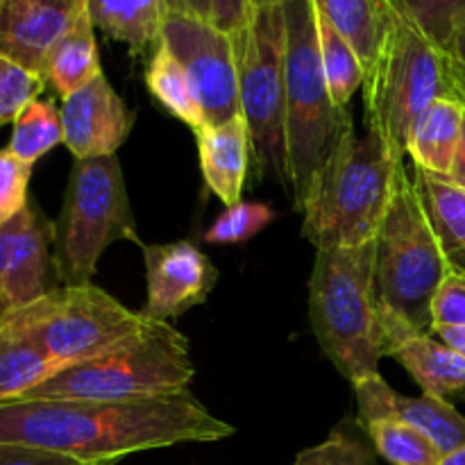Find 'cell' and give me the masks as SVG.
I'll return each instance as SVG.
<instances>
[{"label":"cell","instance_id":"14","mask_svg":"<svg viewBox=\"0 0 465 465\" xmlns=\"http://www.w3.org/2000/svg\"><path fill=\"white\" fill-rule=\"evenodd\" d=\"M59 114L64 145L75 159L112 157L132 130V114L104 73L64 98Z\"/></svg>","mask_w":465,"mask_h":465},{"label":"cell","instance_id":"27","mask_svg":"<svg viewBox=\"0 0 465 465\" xmlns=\"http://www.w3.org/2000/svg\"><path fill=\"white\" fill-rule=\"evenodd\" d=\"M363 430L375 452L393 465H440L443 461L434 440L409 422L381 418L368 422Z\"/></svg>","mask_w":465,"mask_h":465},{"label":"cell","instance_id":"5","mask_svg":"<svg viewBox=\"0 0 465 465\" xmlns=\"http://www.w3.org/2000/svg\"><path fill=\"white\" fill-rule=\"evenodd\" d=\"M384 39L363 84L368 130L384 141L398 162H404L418 116L436 100L457 98V94L443 48L422 32L398 0H384Z\"/></svg>","mask_w":465,"mask_h":465},{"label":"cell","instance_id":"26","mask_svg":"<svg viewBox=\"0 0 465 465\" xmlns=\"http://www.w3.org/2000/svg\"><path fill=\"white\" fill-rule=\"evenodd\" d=\"M316 3V0H313ZM318 12V35H321V57L325 68L330 94L336 107L350 109V100L361 84H366V66L359 59L357 50L348 39L334 27V23L316 7Z\"/></svg>","mask_w":465,"mask_h":465},{"label":"cell","instance_id":"29","mask_svg":"<svg viewBox=\"0 0 465 465\" xmlns=\"http://www.w3.org/2000/svg\"><path fill=\"white\" fill-rule=\"evenodd\" d=\"M293 465H380L372 445L359 436L350 420L341 422L322 443L302 450Z\"/></svg>","mask_w":465,"mask_h":465},{"label":"cell","instance_id":"24","mask_svg":"<svg viewBox=\"0 0 465 465\" xmlns=\"http://www.w3.org/2000/svg\"><path fill=\"white\" fill-rule=\"evenodd\" d=\"M316 7L352 44L366 73L371 71L384 39V0H316Z\"/></svg>","mask_w":465,"mask_h":465},{"label":"cell","instance_id":"33","mask_svg":"<svg viewBox=\"0 0 465 465\" xmlns=\"http://www.w3.org/2000/svg\"><path fill=\"white\" fill-rule=\"evenodd\" d=\"M32 177V163L14 157L7 148L0 153V223H7L30 203L27 184Z\"/></svg>","mask_w":465,"mask_h":465},{"label":"cell","instance_id":"42","mask_svg":"<svg viewBox=\"0 0 465 465\" xmlns=\"http://www.w3.org/2000/svg\"><path fill=\"white\" fill-rule=\"evenodd\" d=\"M250 7L257 9V7H266V5H284L286 0H248Z\"/></svg>","mask_w":465,"mask_h":465},{"label":"cell","instance_id":"3","mask_svg":"<svg viewBox=\"0 0 465 465\" xmlns=\"http://www.w3.org/2000/svg\"><path fill=\"white\" fill-rule=\"evenodd\" d=\"M286 148L291 198L304 212L318 175L352 130L350 109L336 107L321 57L313 0H286Z\"/></svg>","mask_w":465,"mask_h":465},{"label":"cell","instance_id":"22","mask_svg":"<svg viewBox=\"0 0 465 465\" xmlns=\"http://www.w3.org/2000/svg\"><path fill=\"white\" fill-rule=\"evenodd\" d=\"M391 357L413 377L422 393L448 398L465 389V357L434 334L404 341Z\"/></svg>","mask_w":465,"mask_h":465},{"label":"cell","instance_id":"6","mask_svg":"<svg viewBox=\"0 0 465 465\" xmlns=\"http://www.w3.org/2000/svg\"><path fill=\"white\" fill-rule=\"evenodd\" d=\"M402 162L368 130H352L318 175L304 207L302 236L316 250L354 248L375 241L393 198L395 173Z\"/></svg>","mask_w":465,"mask_h":465},{"label":"cell","instance_id":"11","mask_svg":"<svg viewBox=\"0 0 465 465\" xmlns=\"http://www.w3.org/2000/svg\"><path fill=\"white\" fill-rule=\"evenodd\" d=\"M162 44L180 59L207 125L241 116L239 64L232 35L212 21L166 14Z\"/></svg>","mask_w":465,"mask_h":465},{"label":"cell","instance_id":"40","mask_svg":"<svg viewBox=\"0 0 465 465\" xmlns=\"http://www.w3.org/2000/svg\"><path fill=\"white\" fill-rule=\"evenodd\" d=\"M448 177L454 182V184L463 186V189H465V114H463V134H461V143H459L457 159H454L452 173H450Z\"/></svg>","mask_w":465,"mask_h":465},{"label":"cell","instance_id":"30","mask_svg":"<svg viewBox=\"0 0 465 465\" xmlns=\"http://www.w3.org/2000/svg\"><path fill=\"white\" fill-rule=\"evenodd\" d=\"M45 84L48 82L41 73L0 54V123L14 125V121L39 100Z\"/></svg>","mask_w":465,"mask_h":465},{"label":"cell","instance_id":"25","mask_svg":"<svg viewBox=\"0 0 465 465\" xmlns=\"http://www.w3.org/2000/svg\"><path fill=\"white\" fill-rule=\"evenodd\" d=\"M145 84H148L150 94L168 109L175 118H180L182 123L191 127L193 132L203 130L207 123H204L203 107H200L198 98L193 94V86H191L189 75H186L184 66L180 64V59L166 48V45H159L153 53L148 64V71H145Z\"/></svg>","mask_w":465,"mask_h":465},{"label":"cell","instance_id":"38","mask_svg":"<svg viewBox=\"0 0 465 465\" xmlns=\"http://www.w3.org/2000/svg\"><path fill=\"white\" fill-rule=\"evenodd\" d=\"M168 14H180V16L200 18V21H212V0H163Z\"/></svg>","mask_w":465,"mask_h":465},{"label":"cell","instance_id":"35","mask_svg":"<svg viewBox=\"0 0 465 465\" xmlns=\"http://www.w3.org/2000/svg\"><path fill=\"white\" fill-rule=\"evenodd\" d=\"M0 465H116V461L89 463L71 457V454L54 452V450L0 443Z\"/></svg>","mask_w":465,"mask_h":465},{"label":"cell","instance_id":"41","mask_svg":"<svg viewBox=\"0 0 465 465\" xmlns=\"http://www.w3.org/2000/svg\"><path fill=\"white\" fill-rule=\"evenodd\" d=\"M440 465H465V448L457 450V452L445 454L443 461H440Z\"/></svg>","mask_w":465,"mask_h":465},{"label":"cell","instance_id":"18","mask_svg":"<svg viewBox=\"0 0 465 465\" xmlns=\"http://www.w3.org/2000/svg\"><path fill=\"white\" fill-rule=\"evenodd\" d=\"M413 189L454 275H465V189L413 166Z\"/></svg>","mask_w":465,"mask_h":465},{"label":"cell","instance_id":"20","mask_svg":"<svg viewBox=\"0 0 465 465\" xmlns=\"http://www.w3.org/2000/svg\"><path fill=\"white\" fill-rule=\"evenodd\" d=\"M91 21L114 41H121L132 54H145L162 45L166 5L163 0H86Z\"/></svg>","mask_w":465,"mask_h":465},{"label":"cell","instance_id":"9","mask_svg":"<svg viewBox=\"0 0 465 465\" xmlns=\"http://www.w3.org/2000/svg\"><path fill=\"white\" fill-rule=\"evenodd\" d=\"M116 241H134L136 221L116 154L75 159L54 223V268L64 286L89 284L98 259Z\"/></svg>","mask_w":465,"mask_h":465},{"label":"cell","instance_id":"28","mask_svg":"<svg viewBox=\"0 0 465 465\" xmlns=\"http://www.w3.org/2000/svg\"><path fill=\"white\" fill-rule=\"evenodd\" d=\"M64 143L62 114L53 100H35L21 116L14 121L7 150L35 166L54 145Z\"/></svg>","mask_w":465,"mask_h":465},{"label":"cell","instance_id":"32","mask_svg":"<svg viewBox=\"0 0 465 465\" xmlns=\"http://www.w3.org/2000/svg\"><path fill=\"white\" fill-rule=\"evenodd\" d=\"M439 48H445L465 23V0H398Z\"/></svg>","mask_w":465,"mask_h":465},{"label":"cell","instance_id":"37","mask_svg":"<svg viewBox=\"0 0 465 465\" xmlns=\"http://www.w3.org/2000/svg\"><path fill=\"white\" fill-rule=\"evenodd\" d=\"M443 53L445 59H448V71L454 94L465 104V23L454 32V36L445 45Z\"/></svg>","mask_w":465,"mask_h":465},{"label":"cell","instance_id":"34","mask_svg":"<svg viewBox=\"0 0 465 465\" xmlns=\"http://www.w3.org/2000/svg\"><path fill=\"white\" fill-rule=\"evenodd\" d=\"M431 321L434 327H465V277L463 275H450L448 280L440 284L439 293L434 298V307H431Z\"/></svg>","mask_w":465,"mask_h":465},{"label":"cell","instance_id":"13","mask_svg":"<svg viewBox=\"0 0 465 465\" xmlns=\"http://www.w3.org/2000/svg\"><path fill=\"white\" fill-rule=\"evenodd\" d=\"M148 298L141 309L150 321H168L198 307L218 282V271L191 241L141 245Z\"/></svg>","mask_w":465,"mask_h":465},{"label":"cell","instance_id":"17","mask_svg":"<svg viewBox=\"0 0 465 465\" xmlns=\"http://www.w3.org/2000/svg\"><path fill=\"white\" fill-rule=\"evenodd\" d=\"M200 168L204 182L225 207L241 203L245 177H248L252 148L245 118H232L223 125H204L195 132Z\"/></svg>","mask_w":465,"mask_h":465},{"label":"cell","instance_id":"36","mask_svg":"<svg viewBox=\"0 0 465 465\" xmlns=\"http://www.w3.org/2000/svg\"><path fill=\"white\" fill-rule=\"evenodd\" d=\"M212 12L213 25L232 35L245 25V21L252 14V7H250L248 0H212Z\"/></svg>","mask_w":465,"mask_h":465},{"label":"cell","instance_id":"12","mask_svg":"<svg viewBox=\"0 0 465 465\" xmlns=\"http://www.w3.org/2000/svg\"><path fill=\"white\" fill-rule=\"evenodd\" d=\"M54 225L35 200L0 223V313H9L54 291Z\"/></svg>","mask_w":465,"mask_h":465},{"label":"cell","instance_id":"4","mask_svg":"<svg viewBox=\"0 0 465 465\" xmlns=\"http://www.w3.org/2000/svg\"><path fill=\"white\" fill-rule=\"evenodd\" d=\"M309 321L322 352L350 384L380 375L384 348L375 298V241L318 250L309 277Z\"/></svg>","mask_w":465,"mask_h":465},{"label":"cell","instance_id":"31","mask_svg":"<svg viewBox=\"0 0 465 465\" xmlns=\"http://www.w3.org/2000/svg\"><path fill=\"white\" fill-rule=\"evenodd\" d=\"M272 218H275V212L268 204L239 203L234 207H227L225 213L216 218V223L204 234V241L218 245L243 243L266 230Z\"/></svg>","mask_w":465,"mask_h":465},{"label":"cell","instance_id":"10","mask_svg":"<svg viewBox=\"0 0 465 465\" xmlns=\"http://www.w3.org/2000/svg\"><path fill=\"white\" fill-rule=\"evenodd\" d=\"M0 318L36 336L62 371L103 357L139 334L150 321L91 282L50 291Z\"/></svg>","mask_w":465,"mask_h":465},{"label":"cell","instance_id":"16","mask_svg":"<svg viewBox=\"0 0 465 465\" xmlns=\"http://www.w3.org/2000/svg\"><path fill=\"white\" fill-rule=\"evenodd\" d=\"M354 393H357L361 427L381 418H395L425 431L443 457L465 448V416L448 400L427 393H422L420 398H407L395 393L381 375L354 384Z\"/></svg>","mask_w":465,"mask_h":465},{"label":"cell","instance_id":"1","mask_svg":"<svg viewBox=\"0 0 465 465\" xmlns=\"http://www.w3.org/2000/svg\"><path fill=\"white\" fill-rule=\"evenodd\" d=\"M236 430L189 393L145 400L0 402V443L71 454L89 463L182 443H216Z\"/></svg>","mask_w":465,"mask_h":465},{"label":"cell","instance_id":"7","mask_svg":"<svg viewBox=\"0 0 465 465\" xmlns=\"http://www.w3.org/2000/svg\"><path fill=\"white\" fill-rule=\"evenodd\" d=\"M189 339L166 321L148 325L103 357L66 368L21 400H145L189 393Z\"/></svg>","mask_w":465,"mask_h":465},{"label":"cell","instance_id":"15","mask_svg":"<svg viewBox=\"0 0 465 465\" xmlns=\"http://www.w3.org/2000/svg\"><path fill=\"white\" fill-rule=\"evenodd\" d=\"M86 12V0H0V54L44 75L53 45Z\"/></svg>","mask_w":465,"mask_h":465},{"label":"cell","instance_id":"19","mask_svg":"<svg viewBox=\"0 0 465 465\" xmlns=\"http://www.w3.org/2000/svg\"><path fill=\"white\" fill-rule=\"evenodd\" d=\"M463 114L461 100L440 98L418 116L407 145L413 166L445 177L452 173L463 134Z\"/></svg>","mask_w":465,"mask_h":465},{"label":"cell","instance_id":"21","mask_svg":"<svg viewBox=\"0 0 465 465\" xmlns=\"http://www.w3.org/2000/svg\"><path fill=\"white\" fill-rule=\"evenodd\" d=\"M62 372L36 336L0 318V402H14Z\"/></svg>","mask_w":465,"mask_h":465},{"label":"cell","instance_id":"43","mask_svg":"<svg viewBox=\"0 0 465 465\" xmlns=\"http://www.w3.org/2000/svg\"><path fill=\"white\" fill-rule=\"evenodd\" d=\"M463 277H465V275H463Z\"/></svg>","mask_w":465,"mask_h":465},{"label":"cell","instance_id":"23","mask_svg":"<svg viewBox=\"0 0 465 465\" xmlns=\"http://www.w3.org/2000/svg\"><path fill=\"white\" fill-rule=\"evenodd\" d=\"M94 30L95 25L86 7L75 25L53 45L45 57L44 77L48 84L57 89L62 98L73 95L103 73Z\"/></svg>","mask_w":465,"mask_h":465},{"label":"cell","instance_id":"8","mask_svg":"<svg viewBox=\"0 0 465 465\" xmlns=\"http://www.w3.org/2000/svg\"><path fill=\"white\" fill-rule=\"evenodd\" d=\"M239 64L241 116L259 180H272L291 193L286 148V14L284 5L252 9L232 32Z\"/></svg>","mask_w":465,"mask_h":465},{"label":"cell","instance_id":"2","mask_svg":"<svg viewBox=\"0 0 465 465\" xmlns=\"http://www.w3.org/2000/svg\"><path fill=\"white\" fill-rule=\"evenodd\" d=\"M450 275L452 268L402 162L375 236V298L384 357L413 336L431 334L434 298Z\"/></svg>","mask_w":465,"mask_h":465},{"label":"cell","instance_id":"39","mask_svg":"<svg viewBox=\"0 0 465 465\" xmlns=\"http://www.w3.org/2000/svg\"><path fill=\"white\" fill-rule=\"evenodd\" d=\"M431 334L439 336L443 343H448L450 348H454L465 357V327H439Z\"/></svg>","mask_w":465,"mask_h":465}]
</instances>
